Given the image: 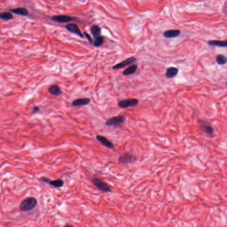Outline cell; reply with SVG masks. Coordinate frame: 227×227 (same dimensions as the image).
I'll list each match as a JSON object with an SVG mask.
<instances>
[{
	"label": "cell",
	"instance_id": "cell-23",
	"mask_svg": "<svg viewBox=\"0 0 227 227\" xmlns=\"http://www.w3.org/2000/svg\"><path fill=\"white\" fill-rule=\"evenodd\" d=\"M83 34L90 44H93V41H93V39L91 38V36L88 33L86 32H83Z\"/></svg>",
	"mask_w": 227,
	"mask_h": 227
},
{
	"label": "cell",
	"instance_id": "cell-2",
	"mask_svg": "<svg viewBox=\"0 0 227 227\" xmlns=\"http://www.w3.org/2000/svg\"><path fill=\"white\" fill-rule=\"evenodd\" d=\"M126 121V117L123 115H119L108 119L105 123V125L108 126H120L124 124Z\"/></svg>",
	"mask_w": 227,
	"mask_h": 227
},
{
	"label": "cell",
	"instance_id": "cell-3",
	"mask_svg": "<svg viewBox=\"0 0 227 227\" xmlns=\"http://www.w3.org/2000/svg\"><path fill=\"white\" fill-rule=\"evenodd\" d=\"M92 182L93 185L100 191L104 192H112V189L104 181L99 178H94L92 179Z\"/></svg>",
	"mask_w": 227,
	"mask_h": 227
},
{
	"label": "cell",
	"instance_id": "cell-5",
	"mask_svg": "<svg viewBox=\"0 0 227 227\" xmlns=\"http://www.w3.org/2000/svg\"><path fill=\"white\" fill-rule=\"evenodd\" d=\"M52 20L60 23H66L77 20V17L68 15L53 16L51 18Z\"/></svg>",
	"mask_w": 227,
	"mask_h": 227
},
{
	"label": "cell",
	"instance_id": "cell-14",
	"mask_svg": "<svg viewBox=\"0 0 227 227\" xmlns=\"http://www.w3.org/2000/svg\"><path fill=\"white\" fill-rule=\"evenodd\" d=\"M179 72V69L174 67L169 68L167 70L166 73V77L167 78H173L177 75Z\"/></svg>",
	"mask_w": 227,
	"mask_h": 227
},
{
	"label": "cell",
	"instance_id": "cell-22",
	"mask_svg": "<svg viewBox=\"0 0 227 227\" xmlns=\"http://www.w3.org/2000/svg\"><path fill=\"white\" fill-rule=\"evenodd\" d=\"M104 36H98L95 38V40L93 41V45L95 47L98 48L104 44Z\"/></svg>",
	"mask_w": 227,
	"mask_h": 227
},
{
	"label": "cell",
	"instance_id": "cell-27",
	"mask_svg": "<svg viewBox=\"0 0 227 227\" xmlns=\"http://www.w3.org/2000/svg\"></svg>",
	"mask_w": 227,
	"mask_h": 227
},
{
	"label": "cell",
	"instance_id": "cell-25",
	"mask_svg": "<svg viewBox=\"0 0 227 227\" xmlns=\"http://www.w3.org/2000/svg\"><path fill=\"white\" fill-rule=\"evenodd\" d=\"M40 108L38 106H35L32 108V112L33 113H35L37 112L40 111Z\"/></svg>",
	"mask_w": 227,
	"mask_h": 227
},
{
	"label": "cell",
	"instance_id": "cell-17",
	"mask_svg": "<svg viewBox=\"0 0 227 227\" xmlns=\"http://www.w3.org/2000/svg\"><path fill=\"white\" fill-rule=\"evenodd\" d=\"M137 68H138V66H137V64H134L131 65V66L127 68L124 70L123 72V75L124 76H127V75L133 74L137 70Z\"/></svg>",
	"mask_w": 227,
	"mask_h": 227
},
{
	"label": "cell",
	"instance_id": "cell-4",
	"mask_svg": "<svg viewBox=\"0 0 227 227\" xmlns=\"http://www.w3.org/2000/svg\"><path fill=\"white\" fill-rule=\"evenodd\" d=\"M139 100L135 98H129L119 101L118 106L121 108H127L130 107H134L138 104Z\"/></svg>",
	"mask_w": 227,
	"mask_h": 227
},
{
	"label": "cell",
	"instance_id": "cell-13",
	"mask_svg": "<svg viewBox=\"0 0 227 227\" xmlns=\"http://www.w3.org/2000/svg\"><path fill=\"white\" fill-rule=\"evenodd\" d=\"M49 93L55 96H59L62 94L63 92L60 87L58 85H53L50 86L48 89Z\"/></svg>",
	"mask_w": 227,
	"mask_h": 227
},
{
	"label": "cell",
	"instance_id": "cell-11",
	"mask_svg": "<svg viewBox=\"0 0 227 227\" xmlns=\"http://www.w3.org/2000/svg\"><path fill=\"white\" fill-rule=\"evenodd\" d=\"M91 100L89 98H81L74 100L71 105L74 107L86 106L91 103Z\"/></svg>",
	"mask_w": 227,
	"mask_h": 227
},
{
	"label": "cell",
	"instance_id": "cell-18",
	"mask_svg": "<svg viewBox=\"0 0 227 227\" xmlns=\"http://www.w3.org/2000/svg\"><path fill=\"white\" fill-rule=\"evenodd\" d=\"M91 34L94 38H96L98 36H101V29L99 25L97 24H94L91 26Z\"/></svg>",
	"mask_w": 227,
	"mask_h": 227
},
{
	"label": "cell",
	"instance_id": "cell-10",
	"mask_svg": "<svg viewBox=\"0 0 227 227\" xmlns=\"http://www.w3.org/2000/svg\"><path fill=\"white\" fill-rule=\"evenodd\" d=\"M96 139L98 141L100 142L102 145H104L105 147L109 149H113L114 145L112 141L109 140L107 137L103 135H98L96 136Z\"/></svg>",
	"mask_w": 227,
	"mask_h": 227
},
{
	"label": "cell",
	"instance_id": "cell-19",
	"mask_svg": "<svg viewBox=\"0 0 227 227\" xmlns=\"http://www.w3.org/2000/svg\"><path fill=\"white\" fill-rule=\"evenodd\" d=\"M48 184L55 188H61L63 186L64 181L61 179H57L51 180Z\"/></svg>",
	"mask_w": 227,
	"mask_h": 227
},
{
	"label": "cell",
	"instance_id": "cell-6",
	"mask_svg": "<svg viewBox=\"0 0 227 227\" xmlns=\"http://www.w3.org/2000/svg\"><path fill=\"white\" fill-rule=\"evenodd\" d=\"M137 59L134 57H130L126 59L125 60H124L123 61L115 65L112 67L113 70L120 69L126 67L130 65H133V64L136 63Z\"/></svg>",
	"mask_w": 227,
	"mask_h": 227
},
{
	"label": "cell",
	"instance_id": "cell-20",
	"mask_svg": "<svg viewBox=\"0 0 227 227\" xmlns=\"http://www.w3.org/2000/svg\"><path fill=\"white\" fill-rule=\"evenodd\" d=\"M216 60L218 64L223 65L227 63V58L225 55L219 54L216 57Z\"/></svg>",
	"mask_w": 227,
	"mask_h": 227
},
{
	"label": "cell",
	"instance_id": "cell-7",
	"mask_svg": "<svg viewBox=\"0 0 227 227\" xmlns=\"http://www.w3.org/2000/svg\"><path fill=\"white\" fill-rule=\"evenodd\" d=\"M136 157L128 153H123L119 158V162L123 164L133 163L136 161Z\"/></svg>",
	"mask_w": 227,
	"mask_h": 227
},
{
	"label": "cell",
	"instance_id": "cell-9",
	"mask_svg": "<svg viewBox=\"0 0 227 227\" xmlns=\"http://www.w3.org/2000/svg\"><path fill=\"white\" fill-rule=\"evenodd\" d=\"M65 28L69 32L76 34L80 38H83V35L77 24L75 23L68 24L66 25Z\"/></svg>",
	"mask_w": 227,
	"mask_h": 227
},
{
	"label": "cell",
	"instance_id": "cell-12",
	"mask_svg": "<svg viewBox=\"0 0 227 227\" xmlns=\"http://www.w3.org/2000/svg\"><path fill=\"white\" fill-rule=\"evenodd\" d=\"M181 33V31L179 29H171L164 32L163 35L167 38H173L179 36Z\"/></svg>",
	"mask_w": 227,
	"mask_h": 227
},
{
	"label": "cell",
	"instance_id": "cell-16",
	"mask_svg": "<svg viewBox=\"0 0 227 227\" xmlns=\"http://www.w3.org/2000/svg\"><path fill=\"white\" fill-rule=\"evenodd\" d=\"M208 44L210 46H218L219 47L226 48L227 46V40L225 41H219V40H209L208 41Z\"/></svg>",
	"mask_w": 227,
	"mask_h": 227
},
{
	"label": "cell",
	"instance_id": "cell-15",
	"mask_svg": "<svg viewBox=\"0 0 227 227\" xmlns=\"http://www.w3.org/2000/svg\"><path fill=\"white\" fill-rule=\"evenodd\" d=\"M10 11L13 13L22 16H27L28 14V11L24 7H18L10 10Z\"/></svg>",
	"mask_w": 227,
	"mask_h": 227
},
{
	"label": "cell",
	"instance_id": "cell-21",
	"mask_svg": "<svg viewBox=\"0 0 227 227\" xmlns=\"http://www.w3.org/2000/svg\"><path fill=\"white\" fill-rule=\"evenodd\" d=\"M13 15L12 13L8 12L0 13V19L5 20H9L13 19Z\"/></svg>",
	"mask_w": 227,
	"mask_h": 227
},
{
	"label": "cell",
	"instance_id": "cell-24",
	"mask_svg": "<svg viewBox=\"0 0 227 227\" xmlns=\"http://www.w3.org/2000/svg\"><path fill=\"white\" fill-rule=\"evenodd\" d=\"M41 181L45 183L49 184V182L50 181H51V180H50L49 178H48L42 177L41 178Z\"/></svg>",
	"mask_w": 227,
	"mask_h": 227
},
{
	"label": "cell",
	"instance_id": "cell-26",
	"mask_svg": "<svg viewBox=\"0 0 227 227\" xmlns=\"http://www.w3.org/2000/svg\"><path fill=\"white\" fill-rule=\"evenodd\" d=\"M64 227H74L72 225H69V224H67V225H65L64 226Z\"/></svg>",
	"mask_w": 227,
	"mask_h": 227
},
{
	"label": "cell",
	"instance_id": "cell-8",
	"mask_svg": "<svg viewBox=\"0 0 227 227\" xmlns=\"http://www.w3.org/2000/svg\"><path fill=\"white\" fill-rule=\"evenodd\" d=\"M200 123L201 130L208 136L213 137L214 134V127L209 123L206 122V121L201 120Z\"/></svg>",
	"mask_w": 227,
	"mask_h": 227
},
{
	"label": "cell",
	"instance_id": "cell-1",
	"mask_svg": "<svg viewBox=\"0 0 227 227\" xmlns=\"http://www.w3.org/2000/svg\"><path fill=\"white\" fill-rule=\"evenodd\" d=\"M37 200L34 197H29L23 200L19 205V209L24 212H28L35 209Z\"/></svg>",
	"mask_w": 227,
	"mask_h": 227
}]
</instances>
